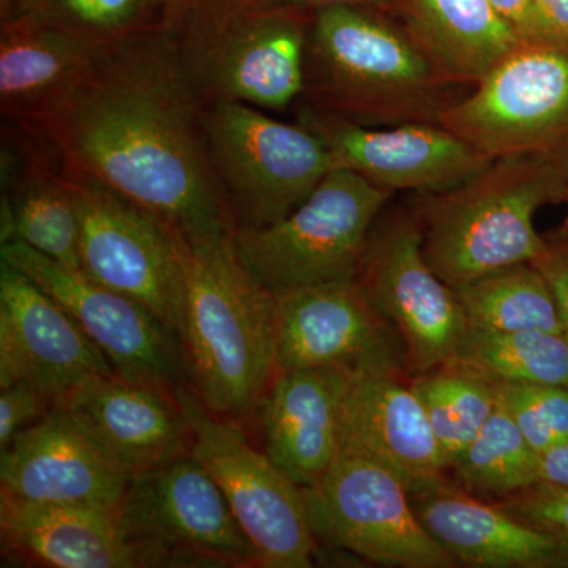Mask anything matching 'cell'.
<instances>
[{
  "label": "cell",
  "mask_w": 568,
  "mask_h": 568,
  "mask_svg": "<svg viewBox=\"0 0 568 568\" xmlns=\"http://www.w3.org/2000/svg\"><path fill=\"white\" fill-rule=\"evenodd\" d=\"M203 111L166 22L103 47L33 130L63 173L99 183L193 237L233 231L209 164Z\"/></svg>",
  "instance_id": "6da1fadb"
},
{
  "label": "cell",
  "mask_w": 568,
  "mask_h": 568,
  "mask_svg": "<svg viewBox=\"0 0 568 568\" xmlns=\"http://www.w3.org/2000/svg\"><path fill=\"white\" fill-rule=\"evenodd\" d=\"M182 239L190 384L213 414L242 425L276 375V297L246 271L233 231Z\"/></svg>",
  "instance_id": "7a4b0ae2"
},
{
  "label": "cell",
  "mask_w": 568,
  "mask_h": 568,
  "mask_svg": "<svg viewBox=\"0 0 568 568\" xmlns=\"http://www.w3.org/2000/svg\"><path fill=\"white\" fill-rule=\"evenodd\" d=\"M375 7L312 13L301 102L361 125L437 123L463 95Z\"/></svg>",
  "instance_id": "3957f363"
},
{
  "label": "cell",
  "mask_w": 568,
  "mask_h": 568,
  "mask_svg": "<svg viewBox=\"0 0 568 568\" xmlns=\"http://www.w3.org/2000/svg\"><path fill=\"white\" fill-rule=\"evenodd\" d=\"M568 201V162L547 155L491 160L469 181L447 192L417 194L410 203L422 250L450 287L530 264L545 248L536 213Z\"/></svg>",
  "instance_id": "277c9868"
},
{
  "label": "cell",
  "mask_w": 568,
  "mask_h": 568,
  "mask_svg": "<svg viewBox=\"0 0 568 568\" xmlns=\"http://www.w3.org/2000/svg\"><path fill=\"white\" fill-rule=\"evenodd\" d=\"M312 13L244 0H192L170 20L186 80L204 106L284 112L301 102Z\"/></svg>",
  "instance_id": "5b68a950"
},
{
  "label": "cell",
  "mask_w": 568,
  "mask_h": 568,
  "mask_svg": "<svg viewBox=\"0 0 568 568\" xmlns=\"http://www.w3.org/2000/svg\"><path fill=\"white\" fill-rule=\"evenodd\" d=\"M203 125L209 164L233 231L280 222L335 170L316 133L252 104H207Z\"/></svg>",
  "instance_id": "8992f818"
},
{
  "label": "cell",
  "mask_w": 568,
  "mask_h": 568,
  "mask_svg": "<svg viewBox=\"0 0 568 568\" xmlns=\"http://www.w3.org/2000/svg\"><path fill=\"white\" fill-rule=\"evenodd\" d=\"M394 194L332 170L280 222L233 231L246 271L272 294L353 282L366 242Z\"/></svg>",
  "instance_id": "52a82bcc"
},
{
  "label": "cell",
  "mask_w": 568,
  "mask_h": 568,
  "mask_svg": "<svg viewBox=\"0 0 568 568\" xmlns=\"http://www.w3.org/2000/svg\"><path fill=\"white\" fill-rule=\"evenodd\" d=\"M118 521L136 567H260L222 489L192 452L130 478Z\"/></svg>",
  "instance_id": "ba28073f"
},
{
  "label": "cell",
  "mask_w": 568,
  "mask_h": 568,
  "mask_svg": "<svg viewBox=\"0 0 568 568\" xmlns=\"http://www.w3.org/2000/svg\"><path fill=\"white\" fill-rule=\"evenodd\" d=\"M174 396L192 429V455L215 478L260 567H313L317 541L304 489L250 443L241 424L213 414L192 386Z\"/></svg>",
  "instance_id": "9c48e42d"
},
{
  "label": "cell",
  "mask_w": 568,
  "mask_h": 568,
  "mask_svg": "<svg viewBox=\"0 0 568 568\" xmlns=\"http://www.w3.org/2000/svg\"><path fill=\"white\" fill-rule=\"evenodd\" d=\"M440 125L491 160L532 153L568 162V44L519 41Z\"/></svg>",
  "instance_id": "30bf717a"
},
{
  "label": "cell",
  "mask_w": 568,
  "mask_h": 568,
  "mask_svg": "<svg viewBox=\"0 0 568 568\" xmlns=\"http://www.w3.org/2000/svg\"><path fill=\"white\" fill-rule=\"evenodd\" d=\"M355 283L405 345L407 372H432L457 357L467 321L454 287L426 263L413 209H386L373 226Z\"/></svg>",
  "instance_id": "8fae6325"
},
{
  "label": "cell",
  "mask_w": 568,
  "mask_h": 568,
  "mask_svg": "<svg viewBox=\"0 0 568 568\" xmlns=\"http://www.w3.org/2000/svg\"><path fill=\"white\" fill-rule=\"evenodd\" d=\"M63 174L80 211L82 274L144 305L181 339L182 234L99 183Z\"/></svg>",
  "instance_id": "7c38bea8"
},
{
  "label": "cell",
  "mask_w": 568,
  "mask_h": 568,
  "mask_svg": "<svg viewBox=\"0 0 568 568\" xmlns=\"http://www.w3.org/2000/svg\"><path fill=\"white\" fill-rule=\"evenodd\" d=\"M304 496L313 536L327 547L379 566L457 567L422 525L405 484L386 467L338 457Z\"/></svg>",
  "instance_id": "4fadbf2b"
},
{
  "label": "cell",
  "mask_w": 568,
  "mask_h": 568,
  "mask_svg": "<svg viewBox=\"0 0 568 568\" xmlns=\"http://www.w3.org/2000/svg\"><path fill=\"white\" fill-rule=\"evenodd\" d=\"M0 253L69 312L115 375L173 395L192 386L181 339L144 305L21 242L3 244Z\"/></svg>",
  "instance_id": "5bb4252c"
},
{
  "label": "cell",
  "mask_w": 568,
  "mask_h": 568,
  "mask_svg": "<svg viewBox=\"0 0 568 568\" xmlns=\"http://www.w3.org/2000/svg\"><path fill=\"white\" fill-rule=\"evenodd\" d=\"M297 122L323 140L336 170L394 194L447 192L480 173L491 159L437 123L368 126L297 103Z\"/></svg>",
  "instance_id": "9a60e30c"
},
{
  "label": "cell",
  "mask_w": 568,
  "mask_h": 568,
  "mask_svg": "<svg viewBox=\"0 0 568 568\" xmlns=\"http://www.w3.org/2000/svg\"><path fill=\"white\" fill-rule=\"evenodd\" d=\"M275 297L276 373L407 369L402 338L369 306L355 280L287 291Z\"/></svg>",
  "instance_id": "2e32d148"
},
{
  "label": "cell",
  "mask_w": 568,
  "mask_h": 568,
  "mask_svg": "<svg viewBox=\"0 0 568 568\" xmlns=\"http://www.w3.org/2000/svg\"><path fill=\"white\" fill-rule=\"evenodd\" d=\"M111 373L69 312L0 261V388L26 383L55 406L84 381Z\"/></svg>",
  "instance_id": "e0dca14e"
},
{
  "label": "cell",
  "mask_w": 568,
  "mask_h": 568,
  "mask_svg": "<svg viewBox=\"0 0 568 568\" xmlns=\"http://www.w3.org/2000/svg\"><path fill=\"white\" fill-rule=\"evenodd\" d=\"M55 406L130 478L192 452L189 422L163 388L111 373L84 381Z\"/></svg>",
  "instance_id": "ac0fdd59"
},
{
  "label": "cell",
  "mask_w": 568,
  "mask_h": 568,
  "mask_svg": "<svg viewBox=\"0 0 568 568\" xmlns=\"http://www.w3.org/2000/svg\"><path fill=\"white\" fill-rule=\"evenodd\" d=\"M407 491L424 528L457 566L568 568V538L470 495L447 474Z\"/></svg>",
  "instance_id": "d6986e66"
},
{
  "label": "cell",
  "mask_w": 568,
  "mask_h": 568,
  "mask_svg": "<svg viewBox=\"0 0 568 568\" xmlns=\"http://www.w3.org/2000/svg\"><path fill=\"white\" fill-rule=\"evenodd\" d=\"M129 480L59 406L0 450V491L28 503L118 511Z\"/></svg>",
  "instance_id": "ffe728a7"
},
{
  "label": "cell",
  "mask_w": 568,
  "mask_h": 568,
  "mask_svg": "<svg viewBox=\"0 0 568 568\" xmlns=\"http://www.w3.org/2000/svg\"><path fill=\"white\" fill-rule=\"evenodd\" d=\"M338 457L386 467L407 489L447 474L443 452L413 384L403 372H354L343 414Z\"/></svg>",
  "instance_id": "44dd1931"
},
{
  "label": "cell",
  "mask_w": 568,
  "mask_h": 568,
  "mask_svg": "<svg viewBox=\"0 0 568 568\" xmlns=\"http://www.w3.org/2000/svg\"><path fill=\"white\" fill-rule=\"evenodd\" d=\"M353 373L343 368L276 373L256 418L264 452L294 484L313 487L339 454Z\"/></svg>",
  "instance_id": "7402d4cb"
},
{
  "label": "cell",
  "mask_w": 568,
  "mask_h": 568,
  "mask_svg": "<svg viewBox=\"0 0 568 568\" xmlns=\"http://www.w3.org/2000/svg\"><path fill=\"white\" fill-rule=\"evenodd\" d=\"M103 47L28 18H0V111L37 129L73 91Z\"/></svg>",
  "instance_id": "603a6c76"
},
{
  "label": "cell",
  "mask_w": 568,
  "mask_h": 568,
  "mask_svg": "<svg viewBox=\"0 0 568 568\" xmlns=\"http://www.w3.org/2000/svg\"><path fill=\"white\" fill-rule=\"evenodd\" d=\"M0 532L3 549L33 566L136 568L118 511L0 495Z\"/></svg>",
  "instance_id": "cb8c5ba5"
},
{
  "label": "cell",
  "mask_w": 568,
  "mask_h": 568,
  "mask_svg": "<svg viewBox=\"0 0 568 568\" xmlns=\"http://www.w3.org/2000/svg\"><path fill=\"white\" fill-rule=\"evenodd\" d=\"M402 26L457 88H474L521 41L489 0H406Z\"/></svg>",
  "instance_id": "d4e9b609"
},
{
  "label": "cell",
  "mask_w": 568,
  "mask_h": 568,
  "mask_svg": "<svg viewBox=\"0 0 568 568\" xmlns=\"http://www.w3.org/2000/svg\"><path fill=\"white\" fill-rule=\"evenodd\" d=\"M454 362L495 384L568 387V334L467 325Z\"/></svg>",
  "instance_id": "484cf974"
},
{
  "label": "cell",
  "mask_w": 568,
  "mask_h": 568,
  "mask_svg": "<svg viewBox=\"0 0 568 568\" xmlns=\"http://www.w3.org/2000/svg\"><path fill=\"white\" fill-rule=\"evenodd\" d=\"M467 325L496 332H566L547 280L518 264L455 287Z\"/></svg>",
  "instance_id": "4316f807"
},
{
  "label": "cell",
  "mask_w": 568,
  "mask_h": 568,
  "mask_svg": "<svg viewBox=\"0 0 568 568\" xmlns=\"http://www.w3.org/2000/svg\"><path fill=\"white\" fill-rule=\"evenodd\" d=\"M440 452L447 473L497 406L496 386L459 364H447L410 381Z\"/></svg>",
  "instance_id": "83f0119b"
},
{
  "label": "cell",
  "mask_w": 568,
  "mask_h": 568,
  "mask_svg": "<svg viewBox=\"0 0 568 568\" xmlns=\"http://www.w3.org/2000/svg\"><path fill=\"white\" fill-rule=\"evenodd\" d=\"M538 459L540 455L497 402L493 416L447 474L470 495L497 503L538 484Z\"/></svg>",
  "instance_id": "f1b7e54d"
},
{
  "label": "cell",
  "mask_w": 568,
  "mask_h": 568,
  "mask_svg": "<svg viewBox=\"0 0 568 568\" xmlns=\"http://www.w3.org/2000/svg\"><path fill=\"white\" fill-rule=\"evenodd\" d=\"M28 18L93 47H108L170 22L162 0H10L0 18Z\"/></svg>",
  "instance_id": "f546056e"
},
{
  "label": "cell",
  "mask_w": 568,
  "mask_h": 568,
  "mask_svg": "<svg viewBox=\"0 0 568 568\" xmlns=\"http://www.w3.org/2000/svg\"><path fill=\"white\" fill-rule=\"evenodd\" d=\"M495 386L497 402L514 418L538 455L568 440V387L534 384Z\"/></svg>",
  "instance_id": "4dcf8cb0"
},
{
  "label": "cell",
  "mask_w": 568,
  "mask_h": 568,
  "mask_svg": "<svg viewBox=\"0 0 568 568\" xmlns=\"http://www.w3.org/2000/svg\"><path fill=\"white\" fill-rule=\"evenodd\" d=\"M497 504L538 528L568 538V489L537 484Z\"/></svg>",
  "instance_id": "1f68e13d"
},
{
  "label": "cell",
  "mask_w": 568,
  "mask_h": 568,
  "mask_svg": "<svg viewBox=\"0 0 568 568\" xmlns=\"http://www.w3.org/2000/svg\"><path fill=\"white\" fill-rule=\"evenodd\" d=\"M40 392L26 383L11 384L0 394V450L52 409Z\"/></svg>",
  "instance_id": "d6a6232c"
},
{
  "label": "cell",
  "mask_w": 568,
  "mask_h": 568,
  "mask_svg": "<svg viewBox=\"0 0 568 568\" xmlns=\"http://www.w3.org/2000/svg\"><path fill=\"white\" fill-rule=\"evenodd\" d=\"M547 280L564 327L568 334V227L545 237V248L534 263Z\"/></svg>",
  "instance_id": "836d02e7"
},
{
  "label": "cell",
  "mask_w": 568,
  "mask_h": 568,
  "mask_svg": "<svg viewBox=\"0 0 568 568\" xmlns=\"http://www.w3.org/2000/svg\"><path fill=\"white\" fill-rule=\"evenodd\" d=\"M530 39L568 44V0H534Z\"/></svg>",
  "instance_id": "e575fe53"
},
{
  "label": "cell",
  "mask_w": 568,
  "mask_h": 568,
  "mask_svg": "<svg viewBox=\"0 0 568 568\" xmlns=\"http://www.w3.org/2000/svg\"><path fill=\"white\" fill-rule=\"evenodd\" d=\"M538 484L568 489V440L540 454Z\"/></svg>",
  "instance_id": "d590c367"
},
{
  "label": "cell",
  "mask_w": 568,
  "mask_h": 568,
  "mask_svg": "<svg viewBox=\"0 0 568 568\" xmlns=\"http://www.w3.org/2000/svg\"><path fill=\"white\" fill-rule=\"evenodd\" d=\"M248 6L257 9H284L315 13L317 10L327 7L354 6V7H377L386 0H244Z\"/></svg>",
  "instance_id": "8d00e7d4"
},
{
  "label": "cell",
  "mask_w": 568,
  "mask_h": 568,
  "mask_svg": "<svg viewBox=\"0 0 568 568\" xmlns=\"http://www.w3.org/2000/svg\"><path fill=\"white\" fill-rule=\"evenodd\" d=\"M489 2L507 24L518 33L519 39H530L534 0H489Z\"/></svg>",
  "instance_id": "74e56055"
},
{
  "label": "cell",
  "mask_w": 568,
  "mask_h": 568,
  "mask_svg": "<svg viewBox=\"0 0 568 568\" xmlns=\"http://www.w3.org/2000/svg\"><path fill=\"white\" fill-rule=\"evenodd\" d=\"M164 7H166L168 11H170V20L178 13L179 10H182L183 7L189 6L192 0H162Z\"/></svg>",
  "instance_id": "f35d334b"
},
{
  "label": "cell",
  "mask_w": 568,
  "mask_h": 568,
  "mask_svg": "<svg viewBox=\"0 0 568 568\" xmlns=\"http://www.w3.org/2000/svg\"><path fill=\"white\" fill-rule=\"evenodd\" d=\"M7 2H10V0H0V6H6Z\"/></svg>",
  "instance_id": "ab89813d"
},
{
  "label": "cell",
  "mask_w": 568,
  "mask_h": 568,
  "mask_svg": "<svg viewBox=\"0 0 568 568\" xmlns=\"http://www.w3.org/2000/svg\"><path fill=\"white\" fill-rule=\"evenodd\" d=\"M567 203H568V201H567Z\"/></svg>",
  "instance_id": "60d3db41"
}]
</instances>
